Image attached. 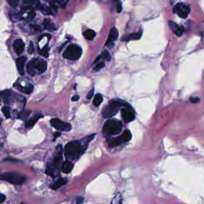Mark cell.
<instances>
[{"label": "cell", "instance_id": "obj_40", "mask_svg": "<svg viewBox=\"0 0 204 204\" xmlns=\"http://www.w3.org/2000/svg\"><path fill=\"white\" fill-rule=\"evenodd\" d=\"M79 99H80V96H79V95H75V96H74L72 97V98H71V101H78Z\"/></svg>", "mask_w": 204, "mask_h": 204}, {"label": "cell", "instance_id": "obj_42", "mask_svg": "<svg viewBox=\"0 0 204 204\" xmlns=\"http://www.w3.org/2000/svg\"><path fill=\"white\" fill-rule=\"evenodd\" d=\"M60 134H61V133L60 132H55V133L54 134V138H54L53 141H55L56 138H58V137L60 135Z\"/></svg>", "mask_w": 204, "mask_h": 204}, {"label": "cell", "instance_id": "obj_26", "mask_svg": "<svg viewBox=\"0 0 204 204\" xmlns=\"http://www.w3.org/2000/svg\"><path fill=\"white\" fill-rule=\"evenodd\" d=\"M100 58L105 61H110L111 60V55L110 53H109V51H104L102 53L101 55L100 56Z\"/></svg>", "mask_w": 204, "mask_h": 204}, {"label": "cell", "instance_id": "obj_21", "mask_svg": "<svg viewBox=\"0 0 204 204\" xmlns=\"http://www.w3.org/2000/svg\"><path fill=\"white\" fill-rule=\"evenodd\" d=\"M43 25L46 29L49 31H54L56 30V28L55 27L54 25L51 24V20L49 19H45L43 21Z\"/></svg>", "mask_w": 204, "mask_h": 204}, {"label": "cell", "instance_id": "obj_32", "mask_svg": "<svg viewBox=\"0 0 204 204\" xmlns=\"http://www.w3.org/2000/svg\"><path fill=\"white\" fill-rule=\"evenodd\" d=\"M105 67V64L103 62H99L94 68V71H98Z\"/></svg>", "mask_w": 204, "mask_h": 204}, {"label": "cell", "instance_id": "obj_2", "mask_svg": "<svg viewBox=\"0 0 204 204\" xmlns=\"http://www.w3.org/2000/svg\"><path fill=\"white\" fill-rule=\"evenodd\" d=\"M121 107H129V105L128 104H125L120 100H111L109 102V104L102 109V116L104 118H111L114 116L119 111V108Z\"/></svg>", "mask_w": 204, "mask_h": 204}, {"label": "cell", "instance_id": "obj_3", "mask_svg": "<svg viewBox=\"0 0 204 204\" xmlns=\"http://www.w3.org/2000/svg\"><path fill=\"white\" fill-rule=\"evenodd\" d=\"M85 150L83 145L77 141H71L67 143L65 148V155L69 159H75L77 156H79Z\"/></svg>", "mask_w": 204, "mask_h": 204}, {"label": "cell", "instance_id": "obj_24", "mask_svg": "<svg viewBox=\"0 0 204 204\" xmlns=\"http://www.w3.org/2000/svg\"><path fill=\"white\" fill-rule=\"evenodd\" d=\"M103 101V97L100 94H96L94 98L93 104L96 107H98Z\"/></svg>", "mask_w": 204, "mask_h": 204}, {"label": "cell", "instance_id": "obj_15", "mask_svg": "<svg viewBox=\"0 0 204 204\" xmlns=\"http://www.w3.org/2000/svg\"><path fill=\"white\" fill-rule=\"evenodd\" d=\"M124 141L122 135H120L118 137H116V138H110L107 140V144L110 147H117L119 145L121 144L122 143H123Z\"/></svg>", "mask_w": 204, "mask_h": 204}, {"label": "cell", "instance_id": "obj_39", "mask_svg": "<svg viewBox=\"0 0 204 204\" xmlns=\"http://www.w3.org/2000/svg\"><path fill=\"white\" fill-rule=\"evenodd\" d=\"M37 0H23V2L26 4H31L35 2Z\"/></svg>", "mask_w": 204, "mask_h": 204}, {"label": "cell", "instance_id": "obj_1", "mask_svg": "<svg viewBox=\"0 0 204 204\" xmlns=\"http://www.w3.org/2000/svg\"><path fill=\"white\" fill-rule=\"evenodd\" d=\"M47 68V64L45 60L35 58L28 64L26 69L29 75L34 76L44 73Z\"/></svg>", "mask_w": 204, "mask_h": 204}, {"label": "cell", "instance_id": "obj_41", "mask_svg": "<svg viewBox=\"0 0 204 204\" xmlns=\"http://www.w3.org/2000/svg\"><path fill=\"white\" fill-rule=\"evenodd\" d=\"M5 200H6V196L4 195L3 194H1V195H0V201H1V203H2Z\"/></svg>", "mask_w": 204, "mask_h": 204}, {"label": "cell", "instance_id": "obj_33", "mask_svg": "<svg viewBox=\"0 0 204 204\" xmlns=\"http://www.w3.org/2000/svg\"><path fill=\"white\" fill-rule=\"evenodd\" d=\"M116 1V10L118 13H121L122 10V6L120 0H114Z\"/></svg>", "mask_w": 204, "mask_h": 204}, {"label": "cell", "instance_id": "obj_11", "mask_svg": "<svg viewBox=\"0 0 204 204\" xmlns=\"http://www.w3.org/2000/svg\"><path fill=\"white\" fill-rule=\"evenodd\" d=\"M62 145H58L56 147V151L54 154L53 157V166L55 167L56 169L59 168L60 163L62 160Z\"/></svg>", "mask_w": 204, "mask_h": 204}, {"label": "cell", "instance_id": "obj_31", "mask_svg": "<svg viewBox=\"0 0 204 204\" xmlns=\"http://www.w3.org/2000/svg\"><path fill=\"white\" fill-rule=\"evenodd\" d=\"M53 2H58L61 7H64L67 3L68 2V0H51Z\"/></svg>", "mask_w": 204, "mask_h": 204}, {"label": "cell", "instance_id": "obj_36", "mask_svg": "<svg viewBox=\"0 0 204 204\" xmlns=\"http://www.w3.org/2000/svg\"><path fill=\"white\" fill-rule=\"evenodd\" d=\"M29 115V112L28 111H24L22 113H20V118H26L28 117V116Z\"/></svg>", "mask_w": 204, "mask_h": 204}, {"label": "cell", "instance_id": "obj_8", "mask_svg": "<svg viewBox=\"0 0 204 204\" xmlns=\"http://www.w3.org/2000/svg\"><path fill=\"white\" fill-rule=\"evenodd\" d=\"M190 7L183 3H178L174 7V11L181 18H186L190 13Z\"/></svg>", "mask_w": 204, "mask_h": 204}, {"label": "cell", "instance_id": "obj_12", "mask_svg": "<svg viewBox=\"0 0 204 204\" xmlns=\"http://www.w3.org/2000/svg\"><path fill=\"white\" fill-rule=\"evenodd\" d=\"M13 48L17 55H20L25 49V43L21 39H16L13 43Z\"/></svg>", "mask_w": 204, "mask_h": 204}, {"label": "cell", "instance_id": "obj_13", "mask_svg": "<svg viewBox=\"0 0 204 204\" xmlns=\"http://www.w3.org/2000/svg\"><path fill=\"white\" fill-rule=\"evenodd\" d=\"M26 60V58L24 56L19 57L16 60L17 70L21 76H23L24 74V67H25Z\"/></svg>", "mask_w": 204, "mask_h": 204}, {"label": "cell", "instance_id": "obj_4", "mask_svg": "<svg viewBox=\"0 0 204 204\" xmlns=\"http://www.w3.org/2000/svg\"><path fill=\"white\" fill-rule=\"evenodd\" d=\"M122 130V123L117 119H110L106 122L103 127V133L106 136L116 135Z\"/></svg>", "mask_w": 204, "mask_h": 204}, {"label": "cell", "instance_id": "obj_20", "mask_svg": "<svg viewBox=\"0 0 204 204\" xmlns=\"http://www.w3.org/2000/svg\"><path fill=\"white\" fill-rule=\"evenodd\" d=\"M141 37V35L140 33H132V34H129L127 36L123 38V40L126 42H129L131 40H139Z\"/></svg>", "mask_w": 204, "mask_h": 204}, {"label": "cell", "instance_id": "obj_34", "mask_svg": "<svg viewBox=\"0 0 204 204\" xmlns=\"http://www.w3.org/2000/svg\"><path fill=\"white\" fill-rule=\"evenodd\" d=\"M34 51V44H33V43L32 42H30V44H29V48H28V53H29V54H32Z\"/></svg>", "mask_w": 204, "mask_h": 204}, {"label": "cell", "instance_id": "obj_37", "mask_svg": "<svg viewBox=\"0 0 204 204\" xmlns=\"http://www.w3.org/2000/svg\"><path fill=\"white\" fill-rule=\"evenodd\" d=\"M83 201H84V199H83V197H82V196L77 197L76 203L78 204H83Z\"/></svg>", "mask_w": 204, "mask_h": 204}, {"label": "cell", "instance_id": "obj_7", "mask_svg": "<svg viewBox=\"0 0 204 204\" xmlns=\"http://www.w3.org/2000/svg\"><path fill=\"white\" fill-rule=\"evenodd\" d=\"M51 126L61 132H68L71 129V125L68 122H65L58 119L51 120Z\"/></svg>", "mask_w": 204, "mask_h": 204}, {"label": "cell", "instance_id": "obj_27", "mask_svg": "<svg viewBox=\"0 0 204 204\" xmlns=\"http://www.w3.org/2000/svg\"><path fill=\"white\" fill-rule=\"evenodd\" d=\"M39 53L40 55H41L42 56H44L46 58H47L49 56V47L47 46H45L43 48L42 50H40L39 51Z\"/></svg>", "mask_w": 204, "mask_h": 204}, {"label": "cell", "instance_id": "obj_16", "mask_svg": "<svg viewBox=\"0 0 204 204\" xmlns=\"http://www.w3.org/2000/svg\"><path fill=\"white\" fill-rule=\"evenodd\" d=\"M1 96L4 104H9L12 99V92L10 90H5L1 92Z\"/></svg>", "mask_w": 204, "mask_h": 204}, {"label": "cell", "instance_id": "obj_5", "mask_svg": "<svg viewBox=\"0 0 204 204\" xmlns=\"http://www.w3.org/2000/svg\"><path fill=\"white\" fill-rule=\"evenodd\" d=\"M1 180L15 185L22 184L25 182L26 177L16 172H6L1 175Z\"/></svg>", "mask_w": 204, "mask_h": 204}, {"label": "cell", "instance_id": "obj_17", "mask_svg": "<svg viewBox=\"0 0 204 204\" xmlns=\"http://www.w3.org/2000/svg\"><path fill=\"white\" fill-rule=\"evenodd\" d=\"M67 182H68L67 179L61 178V179H58L56 181L53 182V183H51V184L50 185V187L53 190H56L61 186L65 185Z\"/></svg>", "mask_w": 204, "mask_h": 204}, {"label": "cell", "instance_id": "obj_38", "mask_svg": "<svg viewBox=\"0 0 204 204\" xmlns=\"http://www.w3.org/2000/svg\"><path fill=\"white\" fill-rule=\"evenodd\" d=\"M190 102H192V103H197V102H199L200 99L197 97H194V98H191L190 99Z\"/></svg>", "mask_w": 204, "mask_h": 204}, {"label": "cell", "instance_id": "obj_28", "mask_svg": "<svg viewBox=\"0 0 204 204\" xmlns=\"http://www.w3.org/2000/svg\"><path fill=\"white\" fill-rule=\"evenodd\" d=\"M33 89H34V86L29 84L28 85L26 86V87H25L24 88V91L23 92L26 94H30L33 91Z\"/></svg>", "mask_w": 204, "mask_h": 204}, {"label": "cell", "instance_id": "obj_29", "mask_svg": "<svg viewBox=\"0 0 204 204\" xmlns=\"http://www.w3.org/2000/svg\"><path fill=\"white\" fill-rule=\"evenodd\" d=\"M2 112L4 114V116L7 118V119H9L10 117V111H9V108L6 106H4L2 109Z\"/></svg>", "mask_w": 204, "mask_h": 204}, {"label": "cell", "instance_id": "obj_25", "mask_svg": "<svg viewBox=\"0 0 204 204\" xmlns=\"http://www.w3.org/2000/svg\"><path fill=\"white\" fill-rule=\"evenodd\" d=\"M124 141L125 142H127L129 141V140H131V139L132 138V134L131 132H130V131L129 130H126L124 131V132L121 135Z\"/></svg>", "mask_w": 204, "mask_h": 204}, {"label": "cell", "instance_id": "obj_6", "mask_svg": "<svg viewBox=\"0 0 204 204\" xmlns=\"http://www.w3.org/2000/svg\"><path fill=\"white\" fill-rule=\"evenodd\" d=\"M82 54V50L80 47L76 44H71L67 48L63 53L64 58L71 60H78Z\"/></svg>", "mask_w": 204, "mask_h": 204}, {"label": "cell", "instance_id": "obj_22", "mask_svg": "<svg viewBox=\"0 0 204 204\" xmlns=\"http://www.w3.org/2000/svg\"><path fill=\"white\" fill-rule=\"evenodd\" d=\"M83 35L85 37L86 39L88 40H93L94 37L96 36V33L92 29H87L84 32Z\"/></svg>", "mask_w": 204, "mask_h": 204}, {"label": "cell", "instance_id": "obj_9", "mask_svg": "<svg viewBox=\"0 0 204 204\" xmlns=\"http://www.w3.org/2000/svg\"><path fill=\"white\" fill-rule=\"evenodd\" d=\"M129 107H130V106L127 107H125L124 109H122V110H121L122 118L125 122H132L135 119V118L134 111L132 109H130Z\"/></svg>", "mask_w": 204, "mask_h": 204}, {"label": "cell", "instance_id": "obj_23", "mask_svg": "<svg viewBox=\"0 0 204 204\" xmlns=\"http://www.w3.org/2000/svg\"><path fill=\"white\" fill-rule=\"evenodd\" d=\"M56 169V168L55 167H54L52 165L48 164L47 166L46 170V173L47 175H49L51 177H55Z\"/></svg>", "mask_w": 204, "mask_h": 204}, {"label": "cell", "instance_id": "obj_30", "mask_svg": "<svg viewBox=\"0 0 204 204\" xmlns=\"http://www.w3.org/2000/svg\"><path fill=\"white\" fill-rule=\"evenodd\" d=\"M9 5L13 8H16L19 4V0H7Z\"/></svg>", "mask_w": 204, "mask_h": 204}, {"label": "cell", "instance_id": "obj_10", "mask_svg": "<svg viewBox=\"0 0 204 204\" xmlns=\"http://www.w3.org/2000/svg\"><path fill=\"white\" fill-rule=\"evenodd\" d=\"M119 37V31L116 28H113L109 33L108 39L105 43V46L111 47L114 45V42L116 41Z\"/></svg>", "mask_w": 204, "mask_h": 204}, {"label": "cell", "instance_id": "obj_14", "mask_svg": "<svg viewBox=\"0 0 204 204\" xmlns=\"http://www.w3.org/2000/svg\"><path fill=\"white\" fill-rule=\"evenodd\" d=\"M169 25L172 31L174 32V33L178 36H181L184 31V28L182 26H180L173 21L169 22Z\"/></svg>", "mask_w": 204, "mask_h": 204}, {"label": "cell", "instance_id": "obj_18", "mask_svg": "<svg viewBox=\"0 0 204 204\" xmlns=\"http://www.w3.org/2000/svg\"><path fill=\"white\" fill-rule=\"evenodd\" d=\"M43 115H42L40 113H37L36 114H35L34 116L31 119H29L27 123H26V128H31L33 126L35 125V124L36 123V122L39 120L43 118Z\"/></svg>", "mask_w": 204, "mask_h": 204}, {"label": "cell", "instance_id": "obj_35", "mask_svg": "<svg viewBox=\"0 0 204 204\" xmlns=\"http://www.w3.org/2000/svg\"><path fill=\"white\" fill-rule=\"evenodd\" d=\"M94 88H93L89 93H88V94H87V100H91L92 97H93V96H94Z\"/></svg>", "mask_w": 204, "mask_h": 204}, {"label": "cell", "instance_id": "obj_19", "mask_svg": "<svg viewBox=\"0 0 204 204\" xmlns=\"http://www.w3.org/2000/svg\"><path fill=\"white\" fill-rule=\"evenodd\" d=\"M73 164L71 162L68 161L64 162L62 163L61 167L62 171L65 174H68L69 172H70L71 171L73 170Z\"/></svg>", "mask_w": 204, "mask_h": 204}]
</instances>
